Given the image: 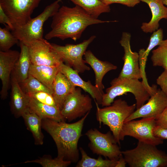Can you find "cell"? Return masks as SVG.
<instances>
[{
  "label": "cell",
  "instance_id": "6da1fadb",
  "mask_svg": "<svg viewBox=\"0 0 167 167\" xmlns=\"http://www.w3.org/2000/svg\"><path fill=\"white\" fill-rule=\"evenodd\" d=\"M52 19L51 29L45 36L47 40L57 38L64 40L70 38L75 41L89 26L111 22L94 18L76 5L73 7L62 6Z\"/></svg>",
  "mask_w": 167,
  "mask_h": 167
},
{
  "label": "cell",
  "instance_id": "7a4b0ae2",
  "mask_svg": "<svg viewBox=\"0 0 167 167\" xmlns=\"http://www.w3.org/2000/svg\"><path fill=\"white\" fill-rule=\"evenodd\" d=\"M89 112L78 121L71 123L48 118L42 119V127L51 136L56 145L57 156L74 163L78 161V143L81 136L84 121Z\"/></svg>",
  "mask_w": 167,
  "mask_h": 167
},
{
  "label": "cell",
  "instance_id": "3957f363",
  "mask_svg": "<svg viewBox=\"0 0 167 167\" xmlns=\"http://www.w3.org/2000/svg\"><path fill=\"white\" fill-rule=\"evenodd\" d=\"M110 84L111 86L106 89V93L103 96L101 104L102 106H109L116 97L131 92L135 97L136 109H138L149 99L157 89L156 85L148 86L143 81L135 78L117 79L115 78Z\"/></svg>",
  "mask_w": 167,
  "mask_h": 167
},
{
  "label": "cell",
  "instance_id": "277c9868",
  "mask_svg": "<svg viewBox=\"0 0 167 167\" xmlns=\"http://www.w3.org/2000/svg\"><path fill=\"white\" fill-rule=\"evenodd\" d=\"M96 118L100 124L103 123L109 126L115 139L120 144V134L125 120L134 111L136 104L129 105L125 100H116L112 105L101 108L95 101Z\"/></svg>",
  "mask_w": 167,
  "mask_h": 167
},
{
  "label": "cell",
  "instance_id": "5b68a950",
  "mask_svg": "<svg viewBox=\"0 0 167 167\" xmlns=\"http://www.w3.org/2000/svg\"><path fill=\"white\" fill-rule=\"evenodd\" d=\"M122 153L130 167H167V154L156 146L139 141L135 148Z\"/></svg>",
  "mask_w": 167,
  "mask_h": 167
},
{
  "label": "cell",
  "instance_id": "8992f818",
  "mask_svg": "<svg viewBox=\"0 0 167 167\" xmlns=\"http://www.w3.org/2000/svg\"><path fill=\"white\" fill-rule=\"evenodd\" d=\"M61 1L57 0L47 6L40 14L12 31V33L20 42L25 44L35 40L43 38L44 24L58 11L60 8L59 3Z\"/></svg>",
  "mask_w": 167,
  "mask_h": 167
},
{
  "label": "cell",
  "instance_id": "52a82bcc",
  "mask_svg": "<svg viewBox=\"0 0 167 167\" xmlns=\"http://www.w3.org/2000/svg\"><path fill=\"white\" fill-rule=\"evenodd\" d=\"M156 125L155 118H142L124 123L121 131L119 139H124L126 136L132 137L138 141L157 146L163 143V139L155 137L153 129Z\"/></svg>",
  "mask_w": 167,
  "mask_h": 167
},
{
  "label": "cell",
  "instance_id": "ba28073f",
  "mask_svg": "<svg viewBox=\"0 0 167 167\" xmlns=\"http://www.w3.org/2000/svg\"><path fill=\"white\" fill-rule=\"evenodd\" d=\"M96 37L95 36H92L88 39L76 45L67 44L64 46L54 43H51V45L63 62L73 67L78 73H82L90 70V67L85 64L83 56L89 45Z\"/></svg>",
  "mask_w": 167,
  "mask_h": 167
},
{
  "label": "cell",
  "instance_id": "9c48e42d",
  "mask_svg": "<svg viewBox=\"0 0 167 167\" xmlns=\"http://www.w3.org/2000/svg\"><path fill=\"white\" fill-rule=\"evenodd\" d=\"M41 1L0 0V6L9 17L14 30L24 24L31 19L32 13Z\"/></svg>",
  "mask_w": 167,
  "mask_h": 167
},
{
  "label": "cell",
  "instance_id": "30bf717a",
  "mask_svg": "<svg viewBox=\"0 0 167 167\" xmlns=\"http://www.w3.org/2000/svg\"><path fill=\"white\" fill-rule=\"evenodd\" d=\"M85 135L90 140L88 146L94 153L115 161H118L122 154V151L110 131L104 134L96 129H92Z\"/></svg>",
  "mask_w": 167,
  "mask_h": 167
},
{
  "label": "cell",
  "instance_id": "8fae6325",
  "mask_svg": "<svg viewBox=\"0 0 167 167\" xmlns=\"http://www.w3.org/2000/svg\"><path fill=\"white\" fill-rule=\"evenodd\" d=\"M25 44L28 49L32 64L58 67L63 62L53 49L51 43L44 38L35 40Z\"/></svg>",
  "mask_w": 167,
  "mask_h": 167
},
{
  "label": "cell",
  "instance_id": "7c38bea8",
  "mask_svg": "<svg viewBox=\"0 0 167 167\" xmlns=\"http://www.w3.org/2000/svg\"><path fill=\"white\" fill-rule=\"evenodd\" d=\"M92 108L89 96L82 94L80 88H75L66 99L61 113L65 120L71 121L84 116Z\"/></svg>",
  "mask_w": 167,
  "mask_h": 167
},
{
  "label": "cell",
  "instance_id": "4fadbf2b",
  "mask_svg": "<svg viewBox=\"0 0 167 167\" xmlns=\"http://www.w3.org/2000/svg\"><path fill=\"white\" fill-rule=\"evenodd\" d=\"M131 35L124 32L122 34L120 43L123 48L124 54L123 57L124 65L117 79L124 78H135L140 79L143 75L140 69L139 53L133 52L131 48Z\"/></svg>",
  "mask_w": 167,
  "mask_h": 167
},
{
  "label": "cell",
  "instance_id": "5bb4252c",
  "mask_svg": "<svg viewBox=\"0 0 167 167\" xmlns=\"http://www.w3.org/2000/svg\"><path fill=\"white\" fill-rule=\"evenodd\" d=\"M167 105V96L161 89L150 96L148 102L135 111L124 122L135 119L156 118L163 110Z\"/></svg>",
  "mask_w": 167,
  "mask_h": 167
},
{
  "label": "cell",
  "instance_id": "9a60e30c",
  "mask_svg": "<svg viewBox=\"0 0 167 167\" xmlns=\"http://www.w3.org/2000/svg\"><path fill=\"white\" fill-rule=\"evenodd\" d=\"M19 52L9 49L0 51V78L2 83L1 97L4 99L8 94L10 75L20 55Z\"/></svg>",
  "mask_w": 167,
  "mask_h": 167
},
{
  "label": "cell",
  "instance_id": "2e32d148",
  "mask_svg": "<svg viewBox=\"0 0 167 167\" xmlns=\"http://www.w3.org/2000/svg\"><path fill=\"white\" fill-rule=\"evenodd\" d=\"M59 71L63 74L75 87L78 86L89 93L99 105L101 104L103 96L101 92L95 85L88 80L86 82L79 76L78 73L70 66L62 62L58 66Z\"/></svg>",
  "mask_w": 167,
  "mask_h": 167
},
{
  "label": "cell",
  "instance_id": "e0dca14e",
  "mask_svg": "<svg viewBox=\"0 0 167 167\" xmlns=\"http://www.w3.org/2000/svg\"><path fill=\"white\" fill-rule=\"evenodd\" d=\"M84 55L85 63L89 65L95 72V86L104 93L103 91L104 86L102 83L103 78L108 72L117 69V66L108 62L100 60L90 50L86 51Z\"/></svg>",
  "mask_w": 167,
  "mask_h": 167
},
{
  "label": "cell",
  "instance_id": "ac0fdd59",
  "mask_svg": "<svg viewBox=\"0 0 167 167\" xmlns=\"http://www.w3.org/2000/svg\"><path fill=\"white\" fill-rule=\"evenodd\" d=\"M146 3L149 6L152 17L148 23H143L141 28L144 32L152 33L158 29L159 22L163 19H167V7L161 0H139Z\"/></svg>",
  "mask_w": 167,
  "mask_h": 167
},
{
  "label": "cell",
  "instance_id": "d6986e66",
  "mask_svg": "<svg viewBox=\"0 0 167 167\" xmlns=\"http://www.w3.org/2000/svg\"><path fill=\"white\" fill-rule=\"evenodd\" d=\"M11 85V109L15 116L18 118L28 108L30 97L23 91L18 82L13 77Z\"/></svg>",
  "mask_w": 167,
  "mask_h": 167
},
{
  "label": "cell",
  "instance_id": "ffe728a7",
  "mask_svg": "<svg viewBox=\"0 0 167 167\" xmlns=\"http://www.w3.org/2000/svg\"><path fill=\"white\" fill-rule=\"evenodd\" d=\"M75 88L64 75L60 71L58 72L53 84L52 96L60 110L66 99Z\"/></svg>",
  "mask_w": 167,
  "mask_h": 167
},
{
  "label": "cell",
  "instance_id": "44dd1931",
  "mask_svg": "<svg viewBox=\"0 0 167 167\" xmlns=\"http://www.w3.org/2000/svg\"><path fill=\"white\" fill-rule=\"evenodd\" d=\"M20 52L19 58L12 72V77L15 79L19 83L24 82L29 75L31 64L27 46L20 42Z\"/></svg>",
  "mask_w": 167,
  "mask_h": 167
},
{
  "label": "cell",
  "instance_id": "7402d4cb",
  "mask_svg": "<svg viewBox=\"0 0 167 167\" xmlns=\"http://www.w3.org/2000/svg\"><path fill=\"white\" fill-rule=\"evenodd\" d=\"M59 71L58 66L31 64L29 74L33 76L53 92V84Z\"/></svg>",
  "mask_w": 167,
  "mask_h": 167
},
{
  "label": "cell",
  "instance_id": "603a6c76",
  "mask_svg": "<svg viewBox=\"0 0 167 167\" xmlns=\"http://www.w3.org/2000/svg\"><path fill=\"white\" fill-rule=\"evenodd\" d=\"M28 108L42 119L48 118L58 122L65 121L61 110L57 106L45 104L30 97Z\"/></svg>",
  "mask_w": 167,
  "mask_h": 167
},
{
  "label": "cell",
  "instance_id": "cb8c5ba5",
  "mask_svg": "<svg viewBox=\"0 0 167 167\" xmlns=\"http://www.w3.org/2000/svg\"><path fill=\"white\" fill-rule=\"evenodd\" d=\"M22 117L24 120L27 129L32 133L35 144L43 143L44 136L41 130L42 118L34 112L27 109Z\"/></svg>",
  "mask_w": 167,
  "mask_h": 167
},
{
  "label": "cell",
  "instance_id": "d4e9b609",
  "mask_svg": "<svg viewBox=\"0 0 167 167\" xmlns=\"http://www.w3.org/2000/svg\"><path fill=\"white\" fill-rule=\"evenodd\" d=\"M77 5L92 17L98 19L102 13L110 11L109 5H106L100 0H68Z\"/></svg>",
  "mask_w": 167,
  "mask_h": 167
},
{
  "label": "cell",
  "instance_id": "484cf974",
  "mask_svg": "<svg viewBox=\"0 0 167 167\" xmlns=\"http://www.w3.org/2000/svg\"><path fill=\"white\" fill-rule=\"evenodd\" d=\"M163 29L160 28L154 32L151 36L149 43L146 49H140L139 51V63L140 69L143 77H146L145 69L148 57L151 51L155 46H158L163 40Z\"/></svg>",
  "mask_w": 167,
  "mask_h": 167
},
{
  "label": "cell",
  "instance_id": "4316f807",
  "mask_svg": "<svg viewBox=\"0 0 167 167\" xmlns=\"http://www.w3.org/2000/svg\"><path fill=\"white\" fill-rule=\"evenodd\" d=\"M81 159L77 163V167H115L117 161L103 159L100 155L97 159L91 158L88 155L81 147L79 148Z\"/></svg>",
  "mask_w": 167,
  "mask_h": 167
},
{
  "label": "cell",
  "instance_id": "83f0119b",
  "mask_svg": "<svg viewBox=\"0 0 167 167\" xmlns=\"http://www.w3.org/2000/svg\"><path fill=\"white\" fill-rule=\"evenodd\" d=\"M19 84L23 91L27 94L41 91L53 94L50 89L30 74L24 82Z\"/></svg>",
  "mask_w": 167,
  "mask_h": 167
},
{
  "label": "cell",
  "instance_id": "f1b7e54d",
  "mask_svg": "<svg viewBox=\"0 0 167 167\" xmlns=\"http://www.w3.org/2000/svg\"><path fill=\"white\" fill-rule=\"evenodd\" d=\"M151 57L154 66H161L167 69V38L163 40L156 49L152 51Z\"/></svg>",
  "mask_w": 167,
  "mask_h": 167
},
{
  "label": "cell",
  "instance_id": "f546056e",
  "mask_svg": "<svg viewBox=\"0 0 167 167\" xmlns=\"http://www.w3.org/2000/svg\"><path fill=\"white\" fill-rule=\"evenodd\" d=\"M7 28H0V51H5L14 45L17 44L19 41L13 34L9 31Z\"/></svg>",
  "mask_w": 167,
  "mask_h": 167
},
{
  "label": "cell",
  "instance_id": "4dcf8cb0",
  "mask_svg": "<svg viewBox=\"0 0 167 167\" xmlns=\"http://www.w3.org/2000/svg\"><path fill=\"white\" fill-rule=\"evenodd\" d=\"M71 162L70 161L65 160L63 158L57 156L54 159L43 157L35 160L27 161L24 163H36L43 167H66L69 166Z\"/></svg>",
  "mask_w": 167,
  "mask_h": 167
},
{
  "label": "cell",
  "instance_id": "1f68e13d",
  "mask_svg": "<svg viewBox=\"0 0 167 167\" xmlns=\"http://www.w3.org/2000/svg\"><path fill=\"white\" fill-rule=\"evenodd\" d=\"M28 95L30 97L42 103L57 106L52 95L48 92L41 91Z\"/></svg>",
  "mask_w": 167,
  "mask_h": 167
},
{
  "label": "cell",
  "instance_id": "d6a6232c",
  "mask_svg": "<svg viewBox=\"0 0 167 167\" xmlns=\"http://www.w3.org/2000/svg\"><path fill=\"white\" fill-rule=\"evenodd\" d=\"M105 4L110 5L114 3L121 4L129 7H133L139 4V0H100Z\"/></svg>",
  "mask_w": 167,
  "mask_h": 167
},
{
  "label": "cell",
  "instance_id": "836d02e7",
  "mask_svg": "<svg viewBox=\"0 0 167 167\" xmlns=\"http://www.w3.org/2000/svg\"><path fill=\"white\" fill-rule=\"evenodd\" d=\"M156 83L160 86L161 89L167 96V69L159 76L156 79Z\"/></svg>",
  "mask_w": 167,
  "mask_h": 167
},
{
  "label": "cell",
  "instance_id": "e575fe53",
  "mask_svg": "<svg viewBox=\"0 0 167 167\" xmlns=\"http://www.w3.org/2000/svg\"><path fill=\"white\" fill-rule=\"evenodd\" d=\"M156 125L163 128H167V105L162 112L155 118Z\"/></svg>",
  "mask_w": 167,
  "mask_h": 167
},
{
  "label": "cell",
  "instance_id": "d590c367",
  "mask_svg": "<svg viewBox=\"0 0 167 167\" xmlns=\"http://www.w3.org/2000/svg\"><path fill=\"white\" fill-rule=\"evenodd\" d=\"M153 134L161 139H167V128H162L156 125L153 129Z\"/></svg>",
  "mask_w": 167,
  "mask_h": 167
},
{
  "label": "cell",
  "instance_id": "8d00e7d4",
  "mask_svg": "<svg viewBox=\"0 0 167 167\" xmlns=\"http://www.w3.org/2000/svg\"><path fill=\"white\" fill-rule=\"evenodd\" d=\"M0 23L4 25L6 24V27L12 31L14 29L13 26L9 17L6 15L0 6Z\"/></svg>",
  "mask_w": 167,
  "mask_h": 167
},
{
  "label": "cell",
  "instance_id": "74e56055",
  "mask_svg": "<svg viewBox=\"0 0 167 167\" xmlns=\"http://www.w3.org/2000/svg\"><path fill=\"white\" fill-rule=\"evenodd\" d=\"M126 164L127 163L122 155V154L117 161L115 167H126Z\"/></svg>",
  "mask_w": 167,
  "mask_h": 167
},
{
  "label": "cell",
  "instance_id": "f35d334b",
  "mask_svg": "<svg viewBox=\"0 0 167 167\" xmlns=\"http://www.w3.org/2000/svg\"><path fill=\"white\" fill-rule=\"evenodd\" d=\"M163 3L167 6V0H161Z\"/></svg>",
  "mask_w": 167,
  "mask_h": 167
}]
</instances>
